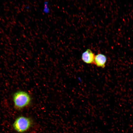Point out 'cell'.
<instances>
[{
    "label": "cell",
    "instance_id": "6da1fadb",
    "mask_svg": "<svg viewBox=\"0 0 133 133\" xmlns=\"http://www.w3.org/2000/svg\"><path fill=\"white\" fill-rule=\"evenodd\" d=\"M13 100L15 108L20 110L29 104L31 99L28 93L23 91H18L13 94Z\"/></svg>",
    "mask_w": 133,
    "mask_h": 133
},
{
    "label": "cell",
    "instance_id": "7a4b0ae2",
    "mask_svg": "<svg viewBox=\"0 0 133 133\" xmlns=\"http://www.w3.org/2000/svg\"><path fill=\"white\" fill-rule=\"evenodd\" d=\"M32 122L30 118L24 116H21L17 117L13 124L14 129L20 133H24L31 127Z\"/></svg>",
    "mask_w": 133,
    "mask_h": 133
},
{
    "label": "cell",
    "instance_id": "3957f363",
    "mask_svg": "<svg viewBox=\"0 0 133 133\" xmlns=\"http://www.w3.org/2000/svg\"><path fill=\"white\" fill-rule=\"evenodd\" d=\"M95 56L94 54L90 49H88L82 53V59L86 64H93Z\"/></svg>",
    "mask_w": 133,
    "mask_h": 133
},
{
    "label": "cell",
    "instance_id": "277c9868",
    "mask_svg": "<svg viewBox=\"0 0 133 133\" xmlns=\"http://www.w3.org/2000/svg\"><path fill=\"white\" fill-rule=\"evenodd\" d=\"M107 61V58L104 55L101 53L95 55L94 64L97 66L104 68Z\"/></svg>",
    "mask_w": 133,
    "mask_h": 133
},
{
    "label": "cell",
    "instance_id": "5b68a950",
    "mask_svg": "<svg viewBox=\"0 0 133 133\" xmlns=\"http://www.w3.org/2000/svg\"><path fill=\"white\" fill-rule=\"evenodd\" d=\"M43 5V12L46 14L49 13L50 12V10L49 5L48 2L47 1L44 2Z\"/></svg>",
    "mask_w": 133,
    "mask_h": 133
}]
</instances>
